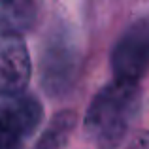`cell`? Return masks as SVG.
Wrapping results in <instances>:
<instances>
[{"label": "cell", "instance_id": "obj_1", "mask_svg": "<svg viewBox=\"0 0 149 149\" xmlns=\"http://www.w3.org/2000/svg\"><path fill=\"white\" fill-rule=\"evenodd\" d=\"M142 104L138 83L111 81L93 98L85 113V134L100 149H115L123 142Z\"/></svg>", "mask_w": 149, "mask_h": 149}, {"label": "cell", "instance_id": "obj_2", "mask_svg": "<svg viewBox=\"0 0 149 149\" xmlns=\"http://www.w3.org/2000/svg\"><path fill=\"white\" fill-rule=\"evenodd\" d=\"M40 121L42 104L36 96L0 95V149H23Z\"/></svg>", "mask_w": 149, "mask_h": 149}, {"label": "cell", "instance_id": "obj_3", "mask_svg": "<svg viewBox=\"0 0 149 149\" xmlns=\"http://www.w3.org/2000/svg\"><path fill=\"white\" fill-rule=\"evenodd\" d=\"M115 79L138 83L149 70V17L136 21L125 30L111 51Z\"/></svg>", "mask_w": 149, "mask_h": 149}, {"label": "cell", "instance_id": "obj_4", "mask_svg": "<svg viewBox=\"0 0 149 149\" xmlns=\"http://www.w3.org/2000/svg\"><path fill=\"white\" fill-rule=\"evenodd\" d=\"M30 79V55L17 34L0 32V95L23 93Z\"/></svg>", "mask_w": 149, "mask_h": 149}, {"label": "cell", "instance_id": "obj_5", "mask_svg": "<svg viewBox=\"0 0 149 149\" xmlns=\"http://www.w3.org/2000/svg\"><path fill=\"white\" fill-rule=\"evenodd\" d=\"M77 70V51L66 40L58 36L49 42L42 57V83L51 93H64L72 85Z\"/></svg>", "mask_w": 149, "mask_h": 149}, {"label": "cell", "instance_id": "obj_6", "mask_svg": "<svg viewBox=\"0 0 149 149\" xmlns=\"http://www.w3.org/2000/svg\"><path fill=\"white\" fill-rule=\"evenodd\" d=\"M36 21V4L17 0V2H0V32L17 34L29 30Z\"/></svg>", "mask_w": 149, "mask_h": 149}, {"label": "cell", "instance_id": "obj_7", "mask_svg": "<svg viewBox=\"0 0 149 149\" xmlns=\"http://www.w3.org/2000/svg\"><path fill=\"white\" fill-rule=\"evenodd\" d=\"M76 125V113L74 111H61L51 119L49 127L44 130L40 140L36 142L34 149H61L66 143L68 136L72 134Z\"/></svg>", "mask_w": 149, "mask_h": 149}, {"label": "cell", "instance_id": "obj_8", "mask_svg": "<svg viewBox=\"0 0 149 149\" xmlns=\"http://www.w3.org/2000/svg\"><path fill=\"white\" fill-rule=\"evenodd\" d=\"M130 149H149V136L136 140V142H134V146H132Z\"/></svg>", "mask_w": 149, "mask_h": 149}]
</instances>
